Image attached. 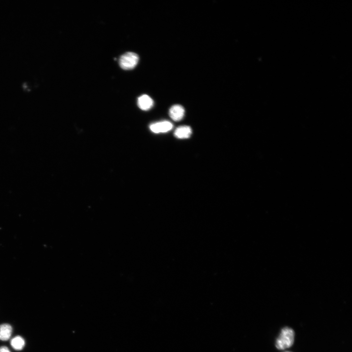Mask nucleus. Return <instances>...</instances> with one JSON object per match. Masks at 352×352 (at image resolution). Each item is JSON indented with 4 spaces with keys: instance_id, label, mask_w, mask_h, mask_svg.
Segmentation results:
<instances>
[{
    "instance_id": "f257e3e1",
    "label": "nucleus",
    "mask_w": 352,
    "mask_h": 352,
    "mask_svg": "<svg viewBox=\"0 0 352 352\" xmlns=\"http://www.w3.org/2000/svg\"><path fill=\"white\" fill-rule=\"evenodd\" d=\"M294 339V332L289 327L284 328L277 338L275 345L279 350H284L291 347Z\"/></svg>"
},
{
    "instance_id": "f03ea898",
    "label": "nucleus",
    "mask_w": 352,
    "mask_h": 352,
    "mask_svg": "<svg viewBox=\"0 0 352 352\" xmlns=\"http://www.w3.org/2000/svg\"><path fill=\"white\" fill-rule=\"evenodd\" d=\"M139 57L137 54L128 52L123 54L120 58L119 63L123 69L129 70L133 68L137 64Z\"/></svg>"
},
{
    "instance_id": "7ed1b4c3",
    "label": "nucleus",
    "mask_w": 352,
    "mask_h": 352,
    "mask_svg": "<svg viewBox=\"0 0 352 352\" xmlns=\"http://www.w3.org/2000/svg\"><path fill=\"white\" fill-rule=\"evenodd\" d=\"M173 127L172 123L167 121L157 122L151 124L150 129L154 133L166 132L170 131Z\"/></svg>"
},
{
    "instance_id": "20e7f679",
    "label": "nucleus",
    "mask_w": 352,
    "mask_h": 352,
    "mask_svg": "<svg viewBox=\"0 0 352 352\" xmlns=\"http://www.w3.org/2000/svg\"><path fill=\"white\" fill-rule=\"evenodd\" d=\"M185 110L182 106L179 105L172 106L169 110L170 117L175 121L181 120L184 115Z\"/></svg>"
},
{
    "instance_id": "39448f33",
    "label": "nucleus",
    "mask_w": 352,
    "mask_h": 352,
    "mask_svg": "<svg viewBox=\"0 0 352 352\" xmlns=\"http://www.w3.org/2000/svg\"><path fill=\"white\" fill-rule=\"evenodd\" d=\"M137 104L140 109L147 110L153 107L154 101L149 96L144 94L138 97Z\"/></svg>"
},
{
    "instance_id": "423d86ee",
    "label": "nucleus",
    "mask_w": 352,
    "mask_h": 352,
    "mask_svg": "<svg viewBox=\"0 0 352 352\" xmlns=\"http://www.w3.org/2000/svg\"><path fill=\"white\" fill-rule=\"evenodd\" d=\"M191 134V128L187 126H180L176 128L174 132L175 137L180 139L188 138Z\"/></svg>"
},
{
    "instance_id": "0eeeda50",
    "label": "nucleus",
    "mask_w": 352,
    "mask_h": 352,
    "mask_svg": "<svg viewBox=\"0 0 352 352\" xmlns=\"http://www.w3.org/2000/svg\"><path fill=\"white\" fill-rule=\"evenodd\" d=\"M12 332V327L8 324L0 325V340H8L11 337Z\"/></svg>"
},
{
    "instance_id": "6e6552de",
    "label": "nucleus",
    "mask_w": 352,
    "mask_h": 352,
    "mask_svg": "<svg viewBox=\"0 0 352 352\" xmlns=\"http://www.w3.org/2000/svg\"><path fill=\"white\" fill-rule=\"evenodd\" d=\"M10 344L14 350L21 351L25 346V341L22 336H16L11 339Z\"/></svg>"
},
{
    "instance_id": "1a4fd4ad",
    "label": "nucleus",
    "mask_w": 352,
    "mask_h": 352,
    "mask_svg": "<svg viewBox=\"0 0 352 352\" xmlns=\"http://www.w3.org/2000/svg\"><path fill=\"white\" fill-rule=\"evenodd\" d=\"M0 352H11L9 349L5 346L0 347Z\"/></svg>"
},
{
    "instance_id": "9d476101",
    "label": "nucleus",
    "mask_w": 352,
    "mask_h": 352,
    "mask_svg": "<svg viewBox=\"0 0 352 352\" xmlns=\"http://www.w3.org/2000/svg\"></svg>"
}]
</instances>
